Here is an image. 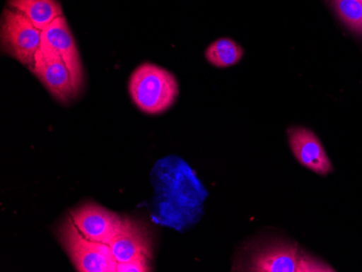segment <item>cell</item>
<instances>
[{
    "instance_id": "cell-13",
    "label": "cell",
    "mask_w": 362,
    "mask_h": 272,
    "mask_svg": "<svg viewBox=\"0 0 362 272\" xmlns=\"http://www.w3.org/2000/svg\"><path fill=\"white\" fill-rule=\"evenodd\" d=\"M331 6L353 33L362 36V0H331Z\"/></svg>"
},
{
    "instance_id": "cell-4",
    "label": "cell",
    "mask_w": 362,
    "mask_h": 272,
    "mask_svg": "<svg viewBox=\"0 0 362 272\" xmlns=\"http://www.w3.org/2000/svg\"><path fill=\"white\" fill-rule=\"evenodd\" d=\"M59 237L76 271L117 272L119 263L110 245L85 237L75 226L72 217L63 221Z\"/></svg>"
},
{
    "instance_id": "cell-2",
    "label": "cell",
    "mask_w": 362,
    "mask_h": 272,
    "mask_svg": "<svg viewBox=\"0 0 362 272\" xmlns=\"http://www.w3.org/2000/svg\"><path fill=\"white\" fill-rule=\"evenodd\" d=\"M128 91L140 111L158 115L174 105L179 95V85L170 71L146 62L130 76Z\"/></svg>"
},
{
    "instance_id": "cell-9",
    "label": "cell",
    "mask_w": 362,
    "mask_h": 272,
    "mask_svg": "<svg viewBox=\"0 0 362 272\" xmlns=\"http://www.w3.org/2000/svg\"><path fill=\"white\" fill-rule=\"evenodd\" d=\"M288 138L291 151L300 165L321 176L333 172V164L314 131L294 126L288 128Z\"/></svg>"
},
{
    "instance_id": "cell-14",
    "label": "cell",
    "mask_w": 362,
    "mask_h": 272,
    "mask_svg": "<svg viewBox=\"0 0 362 272\" xmlns=\"http://www.w3.org/2000/svg\"><path fill=\"white\" fill-rule=\"evenodd\" d=\"M151 261L149 256H138L127 263L119 264L117 272H150L152 271Z\"/></svg>"
},
{
    "instance_id": "cell-8",
    "label": "cell",
    "mask_w": 362,
    "mask_h": 272,
    "mask_svg": "<svg viewBox=\"0 0 362 272\" xmlns=\"http://www.w3.org/2000/svg\"><path fill=\"white\" fill-rule=\"evenodd\" d=\"M75 226L95 242L110 244L123 227L124 218L95 203H88L71 213Z\"/></svg>"
},
{
    "instance_id": "cell-11",
    "label": "cell",
    "mask_w": 362,
    "mask_h": 272,
    "mask_svg": "<svg viewBox=\"0 0 362 272\" xmlns=\"http://www.w3.org/2000/svg\"><path fill=\"white\" fill-rule=\"evenodd\" d=\"M8 7L23 13L42 30L63 16L59 0H8Z\"/></svg>"
},
{
    "instance_id": "cell-5",
    "label": "cell",
    "mask_w": 362,
    "mask_h": 272,
    "mask_svg": "<svg viewBox=\"0 0 362 272\" xmlns=\"http://www.w3.org/2000/svg\"><path fill=\"white\" fill-rule=\"evenodd\" d=\"M1 50L32 71L42 44V30L21 12L6 8L0 25Z\"/></svg>"
},
{
    "instance_id": "cell-6",
    "label": "cell",
    "mask_w": 362,
    "mask_h": 272,
    "mask_svg": "<svg viewBox=\"0 0 362 272\" xmlns=\"http://www.w3.org/2000/svg\"><path fill=\"white\" fill-rule=\"evenodd\" d=\"M30 72L37 77L58 102L69 105L76 98L68 66H65L62 58L49 47L42 44Z\"/></svg>"
},
{
    "instance_id": "cell-1",
    "label": "cell",
    "mask_w": 362,
    "mask_h": 272,
    "mask_svg": "<svg viewBox=\"0 0 362 272\" xmlns=\"http://www.w3.org/2000/svg\"><path fill=\"white\" fill-rule=\"evenodd\" d=\"M156 186L153 217L162 225L184 231L203 216L207 190L190 166L177 156L160 160L152 172Z\"/></svg>"
},
{
    "instance_id": "cell-10",
    "label": "cell",
    "mask_w": 362,
    "mask_h": 272,
    "mask_svg": "<svg viewBox=\"0 0 362 272\" xmlns=\"http://www.w3.org/2000/svg\"><path fill=\"white\" fill-rule=\"evenodd\" d=\"M114 259L117 263H127L138 256L152 259V242L149 232L141 223L129 217L124 218L123 227L110 243Z\"/></svg>"
},
{
    "instance_id": "cell-12",
    "label": "cell",
    "mask_w": 362,
    "mask_h": 272,
    "mask_svg": "<svg viewBox=\"0 0 362 272\" xmlns=\"http://www.w3.org/2000/svg\"><path fill=\"white\" fill-rule=\"evenodd\" d=\"M244 50L235 40L221 38L211 42L205 50V58L216 68L235 66L243 58Z\"/></svg>"
},
{
    "instance_id": "cell-3",
    "label": "cell",
    "mask_w": 362,
    "mask_h": 272,
    "mask_svg": "<svg viewBox=\"0 0 362 272\" xmlns=\"http://www.w3.org/2000/svg\"><path fill=\"white\" fill-rule=\"evenodd\" d=\"M249 271L258 272H325L332 267L315 259L292 242L272 240L260 244L250 259Z\"/></svg>"
},
{
    "instance_id": "cell-7",
    "label": "cell",
    "mask_w": 362,
    "mask_h": 272,
    "mask_svg": "<svg viewBox=\"0 0 362 272\" xmlns=\"http://www.w3.org/2000/svg\"><path fill=\"white\" fill-rule=\"evenodd\" d=\"M42 45L54 50L64 61L72 77L75 97H78L84 86V68L81 54L64 16H60L42 30Z\"/></svg>"
}]
</instances>
